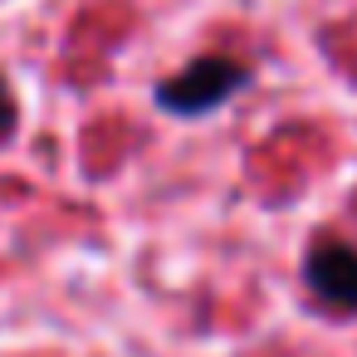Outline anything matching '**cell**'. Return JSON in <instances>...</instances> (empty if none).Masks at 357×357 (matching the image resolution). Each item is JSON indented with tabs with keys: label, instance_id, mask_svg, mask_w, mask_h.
Wrapping results in <instances>:
<instances>
[{
	"label": "cell",
	"instance_id": "3",
	"mask_svg": "<svg viewBox=\"0 0 357 357\" xmlns=\"http://www.w3.org/2000/svg\"><path fill=\"white\" fill-rule=\"evenodd\" d=\"M10 128H15V98H10L6 79H0V137H6Z\"/></svg>",
	"mask_w": 357,
	"mask_h": 357
},
{
	"label": "cell",
	"instance_id": "2",
	"mask_svg": "<svg viewBox=\"0 0 357 357\" xmlns=\"http://www.w3.org/2000/svg\"><path fill=\"white\" fill-rule=\"evenodd\" d=\"M303 279L313 298L333 313H357V250L342 240H313L303 255Z\"/></svg>",
	"mask_w": 357,
	"mask_h": 357
},
{
	"label": "cell",
	"instance_id": "1",
	"mask_svg": "<svg viewBox=\"0 0 357 357\" xmlns=\"http://www.w3.org/2000/svg\"><path fill=\"white\" fill-rule=\"evenodd\" d=\"M245 84H250V69H245L240 59L201 54V59H191L181 74H172V79L157 84V108H167V113H176V118H196V113H211V108H220L225 98H235Z\"/></svg>",
	"mask_w": 357,
	"mask_h": 357
}]
</instances>
